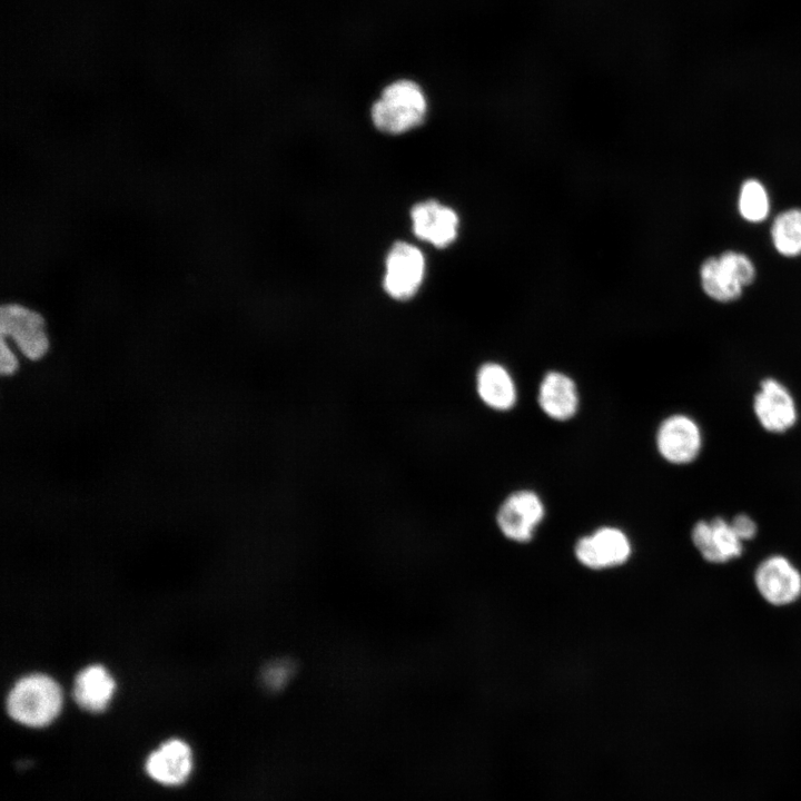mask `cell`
<instances>
[{
  "mask_svg": "<svg viewBox=\"0 0 801 801\" xmlns=\"http://www.w3.org/2000/svg\"><path fill=\"white\" fill-rule=\"evenodd\" d=\"M62 704L59 684L49 675L31 673L12 685L6 700V710L14 722L27 728L41 729L59 716Z\"/></svg>",
  "mask_w": 801,
  "mask_h": 801,
  "instance_id": "obj_1",
  "label": "cell"
},
{
  "mask_svg": "<svg viewBox=\"0 0 801 801\" xmlns=\"http://www.w3.org/2000/svg\"><path fill=\"white\" fill-rule=\"evenodd\" d=\"M427 101L422 88L412 80L388 85L372 107L375 127L385 134L398 135L422 125Z\"/></svg>",
  "mask_w": 801,
  "mask_h": 801,
  "instance_id": "obj_2",
  "label": "cell"
},
{
  "mask_svg": "<svg viewBox=\"0 0 801 801\" xmlns=\"http://www.w3.org/2000/svg\"><path fill=\"white\" fill-rule=\"evenodd\" d=\"M753 581L760 596L771 605L787 606L801 597V571L784 555L763 558L754 570Z\"/></svg>",
  "mask_w": 801,
  "mask_h": 801,
  "instance_id": "obj_3",
  "label": "cell"
},
{
  "mask_svg": "<svg viewBox=\"0 0 801 801\" xmlns=\"http://www.w3.org/2000/svg\"><path fill=\"white\" fill-rule=\"evenodd\" d=\"M655 445L668 463L685 465L694 462L703 446V434L698 422L686 414H672L659 425Z\"/></svg>",
  "mask_w": 801,
  "mask_h": 801,
  "instance_id": "obj_4",
  "label": "cell"
},
{
  "mask_svg": "<svg viewBox=\"0 0 801 801\" xmlns=\"http://www.w3.org/2000/svg\"><path fill=\"white\" fill-rule=\"evenodd\" d=\"M1 336L11 338L30 360L42 358L49 349L44 319L19 304H4L0 310Z\"/></svg>",
  "mask_w": 801,
  "mask_h": 801,
  "instance_id": "obj_5",
  "label": "cell"
},
{
  "mask_svg": "<svg viewBox=\"0 0 801 801\" xmlns=\"http://www.w3.org/2000/svg\"><path fill=\"white\" fill-rule=\"evenodd\" d=\"M752 407L760 426L772 434H782L791 429L799 417L792 393L774 377H767L760 382Z\"/></svg>",
  "mask_w": 801,
  "mask_h": 801,
  "instance_id": "obj_6",
  "label": "cell"
},
{
  "mask_svg": "<svg viewBox=\"0 0 801 801\" xmlns=\"http://www.w3.org/2000/svg\"><path fill=\"white\" fill-rule=\"evenodd\" d=\"M425 275V258L422 251L405 241L395 243L386 257L384 288L398 300L416 294Z\"/></svg>",
  "mask_w": 801,
  "mask_h": 801,
  "instance_id": "obj_7",
  "label": "cell"
},
{
  "mask_svg": "<svg viewBox=\"0 0 801 801\" xmlns=\"http://www.w3.org/2000/svg\"><path fill=\"white\" fill-rule=\"evenodd\" d=\"M545 515L541 497L533 491L521 490L508 495L498 508L496 521L505 537L525 543L532 540Z\"/></svg>",
  "mask_w": 801,
  "mask_h": 801,
  "instance_id": "obj_8",
  "label": "cell"
},
{
  "mask_svg": "<svg viewBox=\"0 0 801 801\" xmlns=\"http://www.w3.org/2000/svg\"><path fill=\"white\" fill-rule=\"evenodd\" d=\"M144 768L146 774L156 783L179 787L186 783L192 773V750L179 738L168 739L147 755Z\"/></svg>",
  "mask_w": 801,
  "mask_h": 801,
  "instance_id": "obj_9",
  "label": "cell"
},
{
  "mask_svg": "<svg viewBox=\"0 0 801 801\" xmlns=\"http://www.w3.org/2000/svg\"><path fill=\"white\" fill-rule=\"evenodd\" d=\"M691 540L704 561L724 564L740 557L744 542L736 535L730 521L716 516L709 521L696 522L691 531Z\"/></svg>",
  "mask_w": 801,
  "mask_h": 801,
  "instance_id": "obj_10",
  "label": "cell"
},
{
  "mask_svg": "<svg viewBox=\"0 0 801 801\" xmlns=\"http://www.w3.org/2000/svg\"><path fill=\"white\" fill-rule=\"evenodd\" d=\"M414 234L436 248L451 246L458 236L461 219L452 207L429 199L411 210Z\"/></svg>",
  "mask_w": 801,
  "mask_h": 801,
  "instance_id": "obj_11",
  "label": "cell"
},
{
  "mask_svg": "<svg viewBox=\"0 0 801 801\" xmlns=\"http://www.w3.org/2000/svg\"><path fill=\"white\" fill-rule=\"evenodd\" d=\"M576 558L584 566L601 570L623 564L631 555V544L616 527H601L575 545Z\"/></svg>",
  "mask_w": 801,
  "mask_h": 801,
  "instance_id": "obj_12",
  "label": "cell"
},
{
  "mask_svg": "<svg viewBox=\"0 0 801 801\" xmlns=\"http://www.w3.org/2000/svg\"><path fill=\"white\" fill-rule=\"evenodd\" d=\"M537 403L542 412L550 418L560 422L567 421L578 409L577 386L568 375L551 370L540 383Z\"/></svg>",
  "mask_w": 801,
  "mask_h": 801,
  "instance_id": "obj_13",
  "label": "cell"
},
{
  "mask_svg": "<svg viewBox=\"0 0 801 801\" xmlns=\"http://www.w3.org/2000/svg\"><path fill=\"white\" fill-rule=\"evenodd\" d=\"M115 691L116 682L110 672L100 664H90L76 675L72 695L79 708L99 713L108 708Z\"/></svg>",
  "mask_w": 801,
  "mask_h": 801,
  "instance_id": "obj_14",
  "label": "cell"
},
{
  "mask_svg": "<svg viewBox=\"0 0 801 801\" xmlns=\"http://www.w3.org/2000/svg\"><path fill=\"white\" fill-rule=\"evenodd\" d=\"M476 392L481 400L495 411H510L517 402V388L508 369L488 362L476 374Z\"/></svg>",
  "mask_w": 801,
  "mask_h": 801,
  "instance_id": "obj_15",
  "label": "cell"
},
{
  "mask_svg": "<svg viewBox=\"0 0 801 801\" xmlns=\"http://www.w3.org/2000/svg\"><path fill=\"white\" fill-rule=\"evenodd\" d=\"M700 279L704 293L716 301L730 303L742 294L743 287L721 267L718 258L710 257L702 264Z\"/></svg>",
  "mask_w": 801,
  "mask_h": 801,
  "instance_id": "obj_16",
  "label": "cell"
},
{
  "mask_svg": "<svg viewBox=\"0 0 801 801\" xmlns=\"http://www.w3.org/2000/svg\"><path fill=\"white\" fill-rule=\"evenodd\" d=\"M777 250L784 256L801 254V210L790 209L781 212L771 229Z\"/></svg>",
  "mask_w": 801,
  "mask_h": 801,
  "instance_id": "obj_17",
  "label": "cell"
},
{
  "mask_svg": "<svg viewBox=\"0 0 801 801\" xmlns=\"http://www.w3.org/2000/svg\"><path fill=\"white\" fill-rule=\"evenodd\" d=\"M739 209L749 221H761L769 212V199L764 187L755 179L746 180L740 192Z\"/></svg>",
  "mask_w": 801,
  "mask_h": 801,
  "instance_id": "obj_18",
  "label": "cell"
},
{
  "mask_svg": "<svg viewBox=\"0 0 801 801\" xmlns=\"http://www.w3.org/2000/svg\"><path fill=\"white\" fill-rule=\"evenodd\" d=\"M718 259L721 267L740 286H748L754 280L755 269L746 256L735 251H725Z\"/></svg>",
  "mask_w": 801,
  "mask_h": 801,
  "instance_id": "obj_19",
  "label": "cell"
},
{
  "mask_svg": "<svg viewBox=\"0 0 801 801\" xmlns=\"http://www.w3.org/2000/svg\"><path fill=\"white\" fill-rule=\"evenodd\" d=\"M736 535L745 543L756 536L758 525L748 514H738L730 521Z\"/></svg>",
  "mask_w": 801,
  "mask_h": 801,
  "instance_id": "obj_20",
  "label": "cell"
},
{
  "mask_svg": "<svg viewBox=\"0 0 801 801\" xmlns=\"http://www.w3.org/2000/svg\"><path fill=\"white\" fill-rule=\"evenodd\" d=\"M18 369V360L6 343L4 337H1L0 343V372L2 375H12Z\"/></svg>",
  "mask_w": 801,
  "mask_h": 801,
  "instance_id": "obj_21",
  "label": "cell"
}]
</instances>
